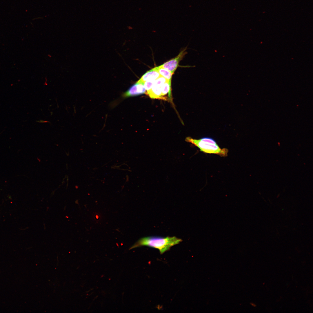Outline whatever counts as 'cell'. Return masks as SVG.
Returning a JSON list of instances; mask_svg holds the SVG:
<instances>
[{"mask_svg":"<svg viewBox=\"0 0 313 313\" xmlns=\"http://www.w3.org/2000/svg\"><path fill=\"white\" fill-rule=\"evenodd\" d=\"M182 241L176 236L165 237L150 236L141 238L131 246L129 250L141 246H147L158 249L161 254L169 250L172 246Z\"/></svg>","mask_w":313,"mask_h":313,"instance_id":"cell-1","label":"cell"},{"mask_svg":"<svg viewBox=\"0 0 313 313\" xmlns=\"http://www.w3.org/2000/svg\"><path fill=\"white\" fill-rule=\"evenodd\" d=\"M185 141L197 147L201 151L205 153L216 154L222 157L228 155V149L220 148L216 141L212 138L204 137L196 139L188 137L186 138Z\"/></svg>","mask_w":313,"mask_h":313,"instance_id":"cell-2","label":"cell"},{"mask_svg":"<svg viewBox=\"0 0 313 313\" xmlns=\"http://www.w3.org/2000/svg\"><path fill=\"white\" fill-rule=\"evenodd\" d=\"M186 48L182 50L176 57L159 66L170 71L172 74L178 67L180 61L187 54Z\"/></svg>","mask_w":313,"mask_h":313,"instance_id":"cell-3","label":"cell"},{"mask_svg":"<svg viewBox=\"0 0 313 313\" xmlns=\"http://www.w3.org/2000/svg\"><path fill=\"white\" fill-rule=\"evenodd\" d=\"M146 90L143 83L137 81L132 85L123 95L124 97L139 95L145 94Z\"/></svg>","mask_w":313,"mask_h":313,"instance_id":"cell-4","label":"cell"},{"mask_svg":"<svg viewBox=\"0 0 313 313\" xmlns=\"http://www.w3.org/2000/svg\"><path fill=\"white\" fill-rule=\"evenodd\" d=\"M160 76L159 73L153 68L147 72L137 81L144 83L146 81L155 80Z\"/></svg>","mask_w":313,"mask_h":313,"instance_id":"cell-5","label":"cell"},{"mask_svg":"<svg viewBox=\"0 0 313 313\" xmlns=\"http://www.w3.org/2000/svg\"><path fill=\"white\" fill-rule=\"evenodd\" d=\"M162 85L154 83L152 88L148 91L146 92L145 94L151 98L163 100L161 90Z\"/></svg>","mask_w":313,"mask_h":313,"instance_id":"cell-6","label":"cell"},{"mask_svg":"<svg viewBox=\"0 0 313 313\" xmlns=\"http://www.w3.org/2000/svg\"><path fill=\"white\" fill-rule=\"evenodd\" d=\"M161 94L163 100H168L167 95H168L169 100H171V81H167L163 83L161 87Z\"/></svg>","mask_w":313,"mask_h":313,"instance_id":"cell-7","label":"cell"},{"mask_svg":"<svg viewBox=\"0 0 313 313\" xmlns=\"http://www.w3.org/2000/svg\"><path fill=\"white\" fill-rule=\"evenodd\" d=\"M154 69L159 73L161 76L163 77L168 81H171L173 74L170 71L159 66L154 68Z\"/></svg>","mask_w":313,"mask_h":313,"instance_id":"cell-8","label":"cell"},{"mask_svg":"<svg viewBox=\"0 0 313 313\" xmlns=\"http://www.w3.org/2000/svg\"><path fill=\"white\" fill-rule=\"evenodd\" d=\"M155 81H146L143 84L147 92L152 88Z\"/></svg>","mask_w":313,"mask_h":313,"instance_id":"cell-9","label":"cell"}]
</instances>
